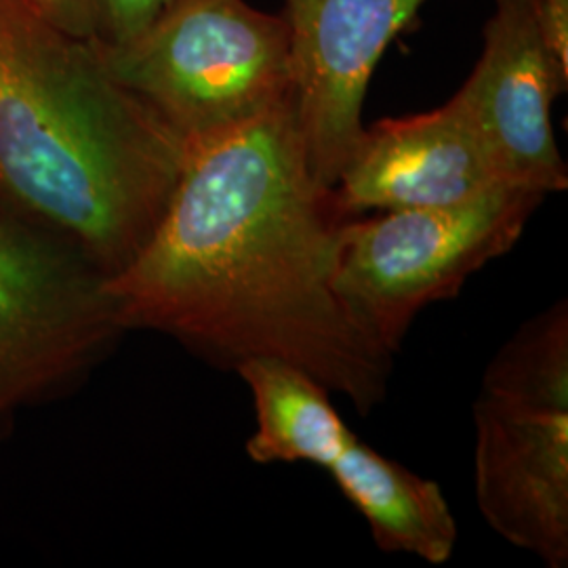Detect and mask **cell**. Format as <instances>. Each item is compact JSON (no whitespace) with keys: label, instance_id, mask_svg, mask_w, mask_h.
<instances>
[{"label":"cell","instance_id":"obj_6","mask_svg":"<svg viewBox=\"0 0 568 568\" xmlns=\"http://www.w3.org/2000/svg\"><path fill=\"white\" fill-rule=\"evenodd\" d=\"M236 373L251 389L257 429L246 440L255 464H314L365 516L375 544L429 565L447 562L457 523L440 487L368 447L345 426L331 392L281 361H246Z\"/></svg>","mask_w":568,"mask_h":568},{"label":"cell","instance_id":"obj_7","mask_svg":"<svg viewBox=\"0 0 568 568\" xmlns=\"http://www.w3.org/2000/svg\"><path fill=\"white\" fill-rule=\"evenodd\" d=\"M121 333L102 272L0 196V426L84 375Z\"/></svg>","mask_w":568,"mask_h":568},{"label":"cell","instance_id":"obj_13","mask_svg":"<svg viewBox=\"0 0 568 568\" xmlns=\"http://www.w3.org/2000/svg\"><path fill=\"white\" fill-rule=\"evenodd\" d=\"M535 16L549 53L568 72V0H535Z\"/></svg>","mask_w":568,"mask_h":568},{"label":"cell","instance_id":"obj_8","mask_svg":"<svg viewBox=\"0 0 568 568\" xmlns=\"http://www.w3.org/2000/svg\"><path fill=\"white\" fill-rule=\"evenodd\" d=\"M427 0H284L291 95L307 166L333 190L356 143L371 77Z\"/></svg>","mask_w":568,"mask_h":568},{"label":"cell","instance_id":"obj_5","mask_svg":"<svg viewBox=\"0 0 568 568\" xmlns=\"http://www.w3.org/2000/svg\"><path fill=\"white\" fill-rule=\"evenodd\" d=\"M544 199L501 185L453 206L344 220L335 288L366 333L394 356L426 305L455 297L471 274L514 248Z\"/></svg>","mask_w":568,"mask_h":568},{"label":"cell","instance_id":"obj_3","mask_svg":"<svg viewBox=\"0 0 568 568\" xmlns=\"http://www.w3.org/2000/svg\"><path fill=\"white\" fill-rule=\"evenodd\" d=\"M476 501L488 527L568 565V307L537 314L490 361L474 403Z\"/></svg>","mask_w":568,"mask_h":568},{"label":"cell","instance_id":"obj_10","mask_svg":"<svg viewBox=\"0 0 568 568\" xmlns=\"http://www.w3.org/2000/svg\"><path fill=\"white\" fill-rule=\"evenodd\" d=\"M501 182L464 105H445L365 126L337 185L344 215L467 203Z\"/></svg>","mask_w":568,"mask_h":568},{"label":"cell","instance_id":"obj_11","mask_svg":"<svg viewBox=\"0 0 568 568\" xmlns=\"http://www.w3.org/2000/svg\"><path fill=\"white\" fill-rule=\"evenodd\" d=\"M180 0H93L95 37L105 47L135 41Z\"/></svg>","mask_w":568,"mask_h":568},{"label":"cell","instance_id":"obj_12","mask_svg":"<svg viewBox=\"0 0 568 568\" xmlns=\"http://www.w3.org/2000/svg\"><path fill=\"white\" fill-rule=\"evenodd\" d=\"M28 2L68 34L79 39L95 37L93 0H28Z\"/></svg>","mask_w":568,"mask_h":568},{"label":"cell","instance_id":"obj_9","mask_svg":"<svg viewBox=\"0 0 568 568\" xmlns=\"http://www.w3.org/2000/svg\"><path fill=\"white\" fill-rule=\"evenodd\" d=\"M567 82L541 37L535 0H495L485 51L455 98L506 185L544 196L567 190V164L551 129V103Z\"/></svg>","mask_w":568,"mask_h":568},{"label":"cell","instance_id":"obj_2","mask_svg":"<svg viewBox=\"0 0 568 568\" xmlns=\"http://www.w3.org/2000/svg\"><path fill=\"white\" fill-rule=\"evenodd\" d=\"M185 148L93 39L0 0V196L13 209L110 278L161 222Z\"/></svg>","mask_w":568,"mask_h":568},{"label":"cell","instance_id":"obj_4","mask_svg":"<svg viewBox=\"0 0 568 568\" xmlns=\"http://www.w3.org/2000/svg\"><path fill=\"white\" fill-rule=\"evenodd\" d=\"M95 44L108 72L185 142L291 98L286 21L244 0H180L135 41Z\"/></svg>","mask_w":568,"mask_h":568},{"label":"cell","instance_id":"obj_1","mask_svg":"<svg viewBox=\"0 0 568 568\" xmlns=\"http://www.w3.org/2000/svg\"><path fill=\"white\" fill-rule=\"evenodd\" d=\"M344 217L307 166L291 95L187 142L161 222L105 288L124 331H159L232 368L281 361L368 413L392 354L335 288Z\"/></svg>","mask_w":568,"mask_h":568}]
</instances>
